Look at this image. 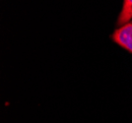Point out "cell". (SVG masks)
I'll return each mask as SVG.
<instances>
[{"mask_svg": "<svg viewBox=\"0 0 132 123\" xmlns=\"http://www.w3.org/2000/svg\"><path fill=\"white\" fill-rule=\"evenodd\" d=\"M132 20V0H123L122 9L118 16L116 25L118 27H121L129 23Z\"/></svg>", "mask_w": 132, "mask_h": 123, "instance_id": "7a4b0ae2", "label": "cell"}, {"mask_svg": "<svg viewBox=\"0 0 132 123\" xmlns=\"http://www.w3.org/2000/svg\"><path fill=\"white\" fill-rule=\"evenodd\" d=\"M112 40L132 53V22H129L116 29L111 34Z\"/></svg>", "mask_w": 132, "mask_h": 123, "instance_id": "6da1fadb", "label": "cell"}]
</instances>
